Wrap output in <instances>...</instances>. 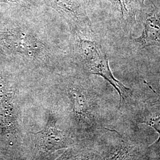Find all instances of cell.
Listing matches in <instances>:
<instances>
[{"label": "cell", "instance_id": "cell-5", "mask_svg": "<svg viewBox=\"0 0 160 160\" xmlns=\"http://www.w3.org/2000/svg\"><path fill=\"white\" fill-rule=\"evenodd\" d=\"M69 80L67 92L75 117L78 120L91 123L94 117L92 100L82 86L74 83L73 76H71Z\"/></svg>", "mask_w": 160, "mask_h": 160}, {"label": "cell", "instance_id": "cell-11", "mask_svg": "<svg viewBox=\"0 0 160 160\" xmlns=\"http://www.w3.org/2000/svg\"><path fill=\"white\" fill-rule=\"evenodd\" d=\"M69 154H70L69 152H68V151H66V152H65L64 153L61 155L59 157H58V158L55 160H65L68 157Z\"/></svg>", "mask_w": 160, "mask_h": 160}, {"label": "cell", "instance_id": "cell-1", "mask_svg": "<svg viewBox=\"0 0 160 160\" xmlns=\"http://www.w3.org/2000/svg\"><path fill=\"white\" fill-rule=\"evenodd\" d=\"M0 52L40 75L60 74L66 55L43 26L21 20L0 22Z\"/></svg>", "mask_w": 160, "mask_h": 160}, {"label": "cell", "instance_id": "cell-8", "mask_svg": "<svg viewBox=\"0 0 160 160\" xmlns=\"http://www.w3.org/2000/svg\"><path fill=\"white\" fill-rule=\"evenodd\" d=\"M120 13L122 20L130 23L135 21V14L144 0H110Z\"/></svg>", "mask_w": 160, "mask_h": 160}, {"label": "cell", "instance_id": "cell-12", "mask_svg": "<svg viewBox=\"0 0 160 160\" xmlns=\"http://www.w3.org/2000/svg\"><path fill=\"white\" fill-rule=\"evenodd\" d=\"M74 160H87V156H81L79 157H77L76 159H75Z\"/></svg>", "mask_w": 160, "mask_h": 160}, {"label": "cell", "instance_id": "cell-2", "mask_svg": "<svg viewBox=\"0 0 160 160\" xmlns=\"http://www.w3.org/2000/svg\"><path fill=\"white\" fill-rule=\"evenodd\" d=\"M71 33L73 37L74 57L86 72L100 75L114 87L119 94L120 106L122 100L125 102L126 98L131 96V90L114 78L109 67L108 58L100 45L96 41L87 39L83 33Z\"/></svg>", "mask_w": 160, "mask_h": 160}, {"label": "cell", "instance_id": "cell-4", "mask_svg": "<svg viewBox=\"0 0 160 160\" xmlns=\"http://www.w3.org/2000/svg\"><path fill=\"white\" fill-rule=\"evenodd\" d=\"M56 117L53 113L49 114L46 126L40 131L34 133L36 145L39 151L51 153L59 149H66L72 145L74 141L56 127Z\"/></svg>", "mask_w": 160, "mask_h": 160}, {"label": "cell", "instance_id": "cell-10", "mask_svg": "<svg viewBox=\"0 0 160 160\" xmlns=\"http://www.w3.org/2000/svg\"><path fill=\"white\" fill-rule=\"evenodd\" d=\"M0 2H4L7 3H14L22 6L27 7L30 4L31 0H0Z\"/></svg>", "mask_w": 160, "mask_h": 160}, {"label": "cell", "instance_id": "cell-3", "mask_svg": "<svg viewBox=\"0 0 160 160\" xmlns=\"http://www.w3.org/2000/svg\"><path fill=\"white\" fill-rule=\"evenodd\" d=\"M68 23L71 33L84 32L90 24L86 12L88 0H45Z\"/></svg>", "mask_w": 160, "mask_h": 160}, {"label": "cell", "instance_id": "cell-7", "mask_svg": "<svg viewBox=\"0 0 160 160\" xmlns=\"http://www.w3.org/2000/svg\"><path fill=\"white\" fill-rule=\"evenodd\" d=\"M103 160H146V154L140 146L121 138L120 142Z\"/></svg>", "mask_w": 160, "mask_h": 160}, {"label": "cell", "instance_id": "cell-9", "mask_svg": "<svg viewBox=\"0 0 160 160\" xmlns=\"http://www.w3.org/2000/svg\"><path fill=\"white\" fill-rule=\"evenodd\" d=\"M141 123H145L147 125L152 128L158 134V138L154 143L157 146H160V113L152 114L147 118L146 120L141 121Z\"/></svg>", "mask_w": 160, "mask_h": 160}, {"label": "cell", "instance_id": "cell-6", "mask_svg": "<svg viewBox=\"0 0 160 160\" xmlns=\"http://www.w3.org/2000/svg\"><path fill=\"white\" fill-rule=\"evenodd\" d=\"M135 40L145 47L160 43V14L156 8L145 13L143 33Z\"/></svg>", "mask_w": 160, "mask_h": 160}]
</instances>
